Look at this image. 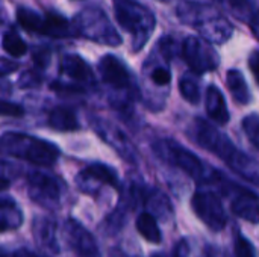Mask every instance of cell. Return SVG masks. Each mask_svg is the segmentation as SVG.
I'll return each instance as SVG.
<instances>
[{"mask_svg":"<svg viewBox=\"0 0 259 257\" xmlns=\"http://www.w3.org/2000/svg\"><path fill=\"white\" fill-rule=\"evenodd\" d=\"M205 106H206L208 117L214 123L223 126V124H226L229 121L231 117H229V111H228V105H226L225 95H223V92L215 85H209L208 86Z\"/></svg>","mask_w":259,"mask_h":257,"instance_id":"12","label":"cell"},{"mask_svg":"<svg viewBox=\"0 0 259 257\" xmlns=\"http://www.w3.org/2000/svg\"><path fill=\"white\" fill-rule=\"evenodd\" d=\"M2 148L14 158L24 159L39 167H50L59 158V148L55 144L15 132H8L2 136Z\"/></svg>","mask_w":259,"mask_h":257,"instance_id":"1","label":"cell"},{"mask_svg":"<svg viewBox=\"0 0 259 257\" xmlns=\"http://www.w3.org/2000/svg\"><path fill=\"white\" fill-rule=\"evenodd\" d=\"M179 91L182 94V97L191 103V105H197L199 100H200V88H199V83L190 76H184L181 80H179Z\"/></svg>","mask_w":259,"mask_h":257,"instance_id":"21","label":"cell"},{"mask_svg":"<svg viewBox=\"0 0 259 257\" xmlns=\"http://www.w3.org/2000/svg\"><path fill=\"white\" fill-rule=\"evenodd\" d=\"M114 8L117 21L123 26V29L132 33L135 39L134 50L138 52L153 32L155 18L152 12L135 0H114Z\"/></svg>","mask_w":259,"mask_h":257,"instance_id":"2","label":"cell"},{"mask_svg":"<svg viewBox=\"0 0 259 257\" xmlns=\"http://www.w3.org/2000/svg\"><path fill=\"white\" fill-rule=\"evenodd\" d=\"M182 56L196 74L214 71L220 64V58L214 48L199 36L185 38L182 44Z\"/></svg>","mask_w":259,"mask_h":257,"instance_id":"6","label":"cell"},{"mask_svg":"<svg viewBox=\"0 0 259 257\" xmlns=\"http://www.w3.org/2000/svg\"><path fill=\"white\" fill-rule=\"evenodd\" d=\"M76 33L85 36L87 39L97 41L100 44H109V45H118L120 36L117 30L111 26V21L105 15L102 9L97 8H88L82 11L76 17Z\"/></svg>","mask_w":259,"mask_h":257,"instance_id":"4","label":"cell"},{"mask_svg":"<svg viewBox=\"0 0 259 257\" xmlns=\"http://www.w3.org/2000/svg\"><path fill=\"white\" fill-rule=\"evenodd\" d=\"M208 8L205 6H179V17L185 23L193 24L199 29V32L205 36V39L223 44L226 42L231 35H232V26L229 24L228 20H225L220 15H212V17H205L203 14L206 12Z\"/></svg>","mask_w":259,"mask_h":257,"instance_id":"3","label":"cell"},{"mask_svg":"<svg viewBox=\"0 0 259 257\" xmlns=\"http://www.w3.org/2000/svg\"><path fill=\"white\" fill-rule=\"evenodd\" d=\"M41 82L39 76L33 71H27L26 74H23L20 77V85L21 88H30V86H36Z\"/></svg>","mask_w":259,"mask_h":257,"instance_id":"29","label":"cell"},{"mask_svg":"<svg viewBox=\"0 0 259 257\" xmlns=\"http://www.w3.org/2000/svg\"><path fill=\"white\" fill-rule=\"evenodd\" d=\"M191 206L196 215L212 230H222L226 224V215L217 195L212 192H196Z\"/></svg>","mask_w":259,"mask_h":257,"instance_id":"8","label":"cell"},{"mask_svg":"<svg viewBox=\"0 0 259 257\" xmlns=\"http://www.w3.org/2000/svg\"><path fill=\"white\" fill-rule=\"evenodd\" d=\"M17 21L20 23V26L27 30V32H33V33H41L42 29V23H44V15H41L39 12L30 9V8H18L17 9Z\"/></svg>","mask_w":259,"mask_h":257,"instance_id":"19","label":"cell"},{"mask_svg":"<svg viewBox=\"0 0 259 257\" xmlns=\"http://www.w3.org/2000/svg\"><path fill=\"white\" fill-rule=\"evenodd\" d=\"M155 151L165 159L168 164L179 167L182 171H185L187 174H190L193 179H199L205 174V165L202 164V161L193 155L190 150L181 147L178 142L171 141V139H162L159 142L155 144Z\"/></svg>","mask_w":259,"mask_h":257,"instance_id":"7","label":"cell"},{"mask_svg":"<svg viewBox=\"0 0 259 257\" xmlns=\"http://www.w3.org/2000/svg\"><path fill=\"white\" fill-rule=\"evenodd\" d=\"M33 61L38 68H46L50 62V50L47 48H38L33 52Z\"/></svg>","mask_w":259,"mask_h":257,"instance_id":"28","label":"cell"},{"mask_svg":"<svg viewBox=\"0 0 259 257\" xmlns=\"http://www.w3.org/2000/svg\"><path fill=\"white\" fill-rule=\"evenodd\" d=\"M137 230L138 233L149 242L159 244L162 241V233L158 227L155 217L149 212H143L137 218Z\"/></svg>","mask_w":259,"mask_h":257,"instance_id":"18","label":"cell"},{"mask_svg":"<svg viewBox=\"0 0 259 257\" xmlns=\"http://www.w3.org/2000/svg\"><path fill=\"white\" fill-rule=\"evenodd\" d=\"M226 82H228V88L237 103L249 105L252 101V94H250L249 85H247L244 76L241 74V71L229 70L228 76H226Z\"/></svg>","mask_w":259,"mask_h":257,"instance_id":"17","label":"cell"},{"mask_svg":"<svg viewBox=\"0 0 259 257\" xmlns=\"http://www.w3.org/2000/svg\"><path fill=\"white\" fill-rule=\"evenodd\" d=\"M88 182H97L99 185H109V186L117 188L118 186V176L108 165L93 164L77 176V185H83Z\"/></svg>","mask_w":259,"mask_h":257,"instance_id":"13","label":"cell"},{"mask_svg":"<svg viewBox=\"0 0 259 257\" xmlns=\"http://www.w3.org/2000/svg\"><path fill=\"white\" fill-rule=\"evenodd\" d=\"M49 126L58 132H74L80 127L76 111L68 106L55 108L49 114Z\"/></svg>","mask_w":259,"mask_h":257,"instance_id":"14","label":"cell"},{"mask_svg":"<svg viewBox=\"0 0 259 257\" xmlns=\"http://www.w3.org/2000/svg\"><path fill=\"white\" fill-rule=\"evenodd\" d=\"M235 256L237 257H255L252 244L246 239V236L240 235L235 241Z\"/></svg>","mask_w":259,"mask_h":257,"instance_id":"26","label":"cell"},{"mask_svg":"<svg viewBox=\"0 0 259 257\" xmlns=\"http://www.w3.org/2000/svg\"><path fill=\"white\" fill-rule=\"evenodd\" d=\"M149 76H150V80H152L155 85H158V86H167V85H170V82H171V73H170V70H168L167 67H164V65H159V67L153 68L152 73H150Z\"/></svg>","mask_w":259,"mask_h":257,"instance_id":"25","label":"cell"},{"mask_svg":"<svg viewBox=\"0 0 259 257\" xmlns=\"http://www.w3.org/2000/svg\"><path fill=\"white\" fill-rule=\"evenodd\" d=\"M76 33L74 27L70 26L68 20L58 14H46L44 23L41 29V35H47L52 38H68Z\"/></svg>","mask_w":259,"mask_h":257,"instance_id":"16","label":"cell"},{"mask_svg":"<svg viewBox=\"0 0 259 257\" xmlns=\"http://www.w3.org/2000/svg\"><path fill=\"white\" fill-rule=\"evenodd\" d=\"M29 191L32 198L41 200H58L59 197V182L46 173L33 171L29 174Z\"/></svg>","mask_w":259,"mask_h":257,"instance_id":"10","label":"cell"},{"mask_svg":"<svg viewBox=\"0 0 259 257\" xmlns=\"http://www.w3.org/2000/svg\"><path fill=\"white\" fill-rule=\"evenodd\" d=\"M15 257H41V256H36V254H32V253H29V251H18Z\"/></svg>","mask_w":259,"mask_h":257,"instance_id":"32","label":"cell"},{"mask_svg":"<svg viewBox=\"0 0 259 257\" xmlns=\"http://www.w3.org/2000/svg\"><path fill=\"white\" fill-rule=\"evenodd\" d=\"M99 71L105 83L115 89L132 88V76L123 61L114 55H106L99 62Z\"/></svg>","mask_w":259,"mask_h":257,"instance_id":"9","label":"cell"},{"mask_svg":"<svg viewBox=\"0 0 259 257\" xmlns=\"http://www.w3.org/2000/svg\"><path fill=\"white\" fill-rule=\"evenodd\" d=\"M244 132L249 141L259 150V115H249L243 120Z\"/></svg>","mask_w":259,"mask_h":257,"instance_id":"23","label":"cell"},{"mask_svg":"<svg viewBox=\"0 0 259 257\" xmlns=\"http://www.w3.org/2000/svg\"><path fill=\"white\" fill-rule=\"evenodd\" d=\"M232 209L238 217H243L252 223L259 221V198L250 191L243 189L241 194L235 198Z\"/></svg>","mask_w":259,"mask_h":257,"instance_id":"15","label":"cell"},{"mask_svg":"<svg viewBox=\"0 0 259 257\" xmlns=\"http://www.w3.org/2000/svg\"><path fill=\"white\" fill-rule=\"evenodd\" d=\"M2 114L5 117H21V115H24V108L17 103L3 100L2 101Z\"/></svg>","mask_w":259,"mask_h":257,"instance_id":"27","label":"cell"},{"mask_svg":"<svg viewBox=\"0 0 259 257\" xmlns=\"http://www.w3.org/2000/svg\"><path fill=\"white\" fill-rule=\"evenodd\" d=\"M17 64H12V62H9V61H6V59H3L2 61V74L3 76H6L9 71H14V70H17Z\"/></svg>","mask_w":259,"mask_h":257,"instance_id":"31","label":"cell"},{"mask_svg":"<svg viewBox=\"0 0 259 257\" xmlns=\"http://www.w3.org/2000/svg\"><path fill=\"white\" fill-rule=\"evenodd\" d=\"M50 89L53 92H56L58 95H62V97H71V95H77V94L85 92V88L80 85H70V83H64L59 80H53L50 83Z\"/></svg>","mask_w":259,"mask_h":257,"instance_id":"24","label":"cell"},{"mask_svg":"<svg viewBox=\"0 0 259 257\" xmlns=\"http://www.w3.org/2000/svg\"><path fill=\"white\" fill-rule=\"evenodd\" d=\"M249 67L253 73V76L256 77L259 82V50H253L249 56Z\"/></svg>","mask_w":259,"mask_h":257,"instance_id":"30","label":"cell"},{"mask_svg":"<svg viewBox=\"0 0 259 257\" xmlns=\"http://www.w3.org/2000/svg\"><path fill=\"white\" fill-rule=\"evenodd\" d=\"M229 11L234 12V15H237L240 20H247L249 15H252V3L250 0H222Z\"/></svg>","mask_w":259,"mask_h":257,"instance_id":"22","label":"cell"},{"mask_svg":"<svg viewBox=\"0 0 259 257\" xmlns=\"http://www.w3.org/2000/svg\"><path fill=\"white\" fill-rule=\"evenodd\" d=\"M196 129H194V139L203 147L208 148L209 151L215 153L217 156L223 158L229 165H235V161H243L246 159L244 155L238 153L234 144L220 132H217L212 126L206 124L203 120H196Z\"/></svg>","mask_w":259,"mask_h":257,"instance_id":"5","label":"cell"},{"mask_svg":"<svg viewBox=\"0 0 259 257\" xmlns=\"http://www.w3.org/2000/svg\"><path fill=\"white\" fill-rule=\"evenodd\" d=\"M61 73L68 76L70 79H74L77 82L83 83H94V74L91 67L77 55H65L61 61L59 67Z\"/></svg>","mask_w":259,"mask_h":257,"instance_id":"11","label":"cell"},{"mask_svg":"<svg viewBox=\"0 0 259 257\" xmlns=\"http://www.w3.org/2000/svg\"><path fill=\"white\" fill-rule=\"evenodd\" d=\"M2 47L8 55H11L14 58H21L27 52V44L21 39V36L14 29L3 33Z\"/></svg>","mask_w":259,"mask_h":257,"instance_id":"20","label":"cell"}]
</instances>
